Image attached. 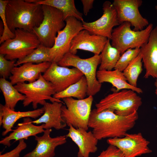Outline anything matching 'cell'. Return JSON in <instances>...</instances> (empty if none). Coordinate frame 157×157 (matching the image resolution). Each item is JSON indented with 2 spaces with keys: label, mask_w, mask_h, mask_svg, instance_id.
<instances>
[{
  "label": "cell",
  "mask_w": 157,
  "mask_h": 157,
  "mask_svg": "<svg viewBox=\"0 0 157 157\" xmlns=\"http://www.w3.org/2000/svg\"><path fill=\"white\" fill-rule=\"evenodd\" d=\"M138 117L137 111L128 116H122L111 110L97 112L96 108L94 109L90 113L88 127L92 129V132L98 140L121 138L133 128Z\"/></svg>",
  "instance_id": "obj_1"
},
{
  "label": "cell",
  "mask_w": 157,
  "mask_h": 157,
  "mask_svg": "<svg viewBox=\"0 0 157 157\" xmlns=\"http://www.w3.org/2000/svg\"><path fill=\"white\" fill-rule=\"evenodd\" d=\"M6 16L8 26L13 33L17 29L33 32L43 20L42 5L26 0H9Z\"/></svg>",
  "instance_id": "obj_2"
},
{
  "label": "cell",
  "mask_w": 157,
  "mask_h": 157,
  "mask_svg": "<svg viewBox=\"0 0 157 157\" xmlns=\"http://www.w3.org/2000/svg\"><path fill=\"white\" fill-rule=\"evenodd\" d=\"M142 104L141 98L136 92L124 89L108 94L96 104L95 106L97 112L110 109L118 115L126 116L137 111Z\"/></svg>",
  "instance_id": "obj_3"
},
{
  "label": "cell",
  "mask_w": 157,
  "mask_h": 157,
  "mask_svg": "<svg viewBox=\"0 0 157 157\" xmlns=\"http://www.w3.org/2000/svg\"><path fill=\"white\" fill-rule=\"evenodd\" d=\"M15 37L1 44L0 54L11 60L22 59L30 54L41 44L35 34L21 29L14 31Z\"/></svg>",
  "instance_id": "obj_4"
},
{
  "label": "cell",
  "mask_w": 157,
  "mask_h": 157,
  "mask_svg": "<svg viewBox=\"0 0 157 157\" xmlns=\"http://www.w3.org/2000/svg\"><path fill=\"white\" fill-rule=\"evenodd\" d=\"M101 63L99 55L83 59L69 52L66 53L57 64L61 66H72L79 70L86 78L88 83L87 95L93 96L98 92L101 84L97 78V69Z\"/></svg>",
  "instance_id": "obj_5"
},
{
  "label": "cell",
  "mask_w": 157,
  "mask_h": 157,
  "mask_svg": "<svg viewBox=\"0 0 157 157\" xmlns=\"http://www.w3.org/2000/svg\"><path fill=\"white\" fill-rule=\"evenodd\" d=\"M131 26L130 23L124 22L113 31L111 44L119 50L121 54L129 49L140 48L148 41L153 29L152 24L139 31L132 30Z\"/></svg>",
  "instance_id": "obj_6"
},
{
  "label": "cell",
  "mask_w": 157,
  "mask_h": 157,
  "mask_svg": "<svg viewBox=\"0 0 157 157\" xmlns=\"http://www.w3.org/2000/svg\"><path fill=\"white\" fill-rule=\"evenodd\" d=\"M14 87L25 96L22 103L24 107L32 103L33 108L35 110L38 104L43 106L46 102V100H49L51 102L57 101L64 104L60 99L52 97L56 93L52 83L46 80L42 74L33 82L19 83Z\"/></svg>",
  "instance_id": "obj_7"
},
{
  "label": "cell",
  "mask_w": 157,
  "mask_h": 157,
  "mask_svg": "<svg viewBox=\"0 0 157 157\" xmlns=\"http://www.w3.org/2000/svg\"><path fill=\"white\" fill-rule=\"evenodd\" d=\"M63 100L66 106L63 105L61 107V117L67 125L88 131L93 96H89L82 99L69 97Z\"/></svg>",
  "instance_id": "obj_8"
},
{
  "label": "cell",
  "mask_w": 157,
  "mask_h": 157,
  "mask_svg": "<svg viewBox=\"0 0 157 157\" xmlns=\"http://www.w3.org/2000/svg\"><path fill=\"white\" fill-rule=\"evenodd\" d=\"M43 20L33 32L38 38L41 44L49 48L54 45L58 32L65 26L66 23L63 13L50 6L42 5Z\"/></svg>",
  "instance_id": "obj_9"
},
{
  "label": "cell",
  "mask_w": 157,
  "mask_h": 157,
  "mask_svg": "<svg viewBox=\"0 0 157 157\" xmlns=\"http://www.w3.org/2000/svg\"><path fill=\"white\" fill-rule=\"evenodd\" d=\"M66 25L58 32L53 46L50 49L51 63H57L69 52L72 41L80 31L84 29L82 22L73 17L66 18Z\"/></svg>",
  "instance_id": "obj_10"
},
{
  "label": "cell",
  "mask_w": 157,
  "mask_h": 157,
  "mask_svg": "<svg viewBox=\"0 0 157 157\" xmlns=\"http://www.w3.org/2000/svg\"><path fill=\"white\" fill-rule=\"evenodd\" d=\"M141 0H114L113 4L116 10L119 24L128 22L135 31L142 30L149 24L148 20L140 14L139 8Z\"/></svg>",
  "instance_id": "obj_11"
},
{
  "label": "cell",
  "mask_w": 157,
  "mask_h": 157,
  "mask_svg": "<svg viewBox=\"0 0 157 157\" xmlns=\"http://www.w3.org/2000/svg\"><path fill=\"white\" fill-rule=\"evenodd\" d=\"M42 76L46 80L52 83L57 93L76 83L84 75L76 68H69L53 62Z\"/></svg>",
  "instance_id": "obj_12"
},
{
  "label": "cell",
  "mask_w": 157,
  "mask_h": 157,
  "mask_svg": "<svg viewBox=\"0 0 157 157\" xmlns=\"http://www.w3.org/2000/svg\"><path fill=\"white\" fill-rule=\"evenodd\" d=\"M103 13L98 19L92 22H82L84 29L92 34L101 36L111 40L113 28L120 25L117 13L113 4L109 1L103 5Z\"/></svg>",
  "instance_id": "obj_13"
},
{
  "label": "cell",
  "mask_w": 157,
  "mask_h": 157,
  "mask_svg": "<svg viewBox=\"0 0 157 157\" xmlns=\"http://www.w3.org/2000/svg\"><path fill=\"white\" fill-rule=\"evenodd\" d=\"M107 143L119 149L124 157H136L152 152L148 147L150 142L141 133H126L121 138H109Z\"/></svg>",
  "instance_id": "obj_14"
},
{
  "label": "cell",
  "mask_w": 157,
  "mask_h": 157,
  "mask_svg": "<svg viewBox=\"0 0 157 157\" xmlns=\"http://www.w3.org/2000/svg\"><path fill=\"white\" fill-rule=\"evenodd\" d=\"M108 39L92 34L85 29L80 31L73 39L69 52L76 54L78 49L90 51L94 55H99Z\"/></svg>",
  "instance_id": "obj_15"
},
{
  "label": "cell",
  "mask_w": 157,
  "mask_h": 157,
  "mask_svg": "<svg viewBox=\"0 0 157 157\" xmlns=\"http://www.w3.org/2000/svg\"><path fill=\"white\" fill-rule=\"evenodd\" d=\"M51 129H45L43 135L35 136L37 145L31 151L26 154L23 157H53L55 150L58 146L63 144L67 142L66 135L52 138L50 136Z\"/></svg>",
  "instance_id": "obj_16"
},
{
  "label": "cell",
  "mask_w": 157,
  "mask_h": 157,
  "mask_svg": "<svg viewBox=\"0 0 157 157\" xmlns=\"http://www.w3.org/2000/svg\"><path fill=\"white\" fill-rule=\"evenodd\" d=\"M66 137L70 138L77 145L78 151V157H89L90 153L97 151L98 140L91 131L82 128H76L69 125Z\"/></svg>",
  "instance_id": "obj_17"
},
{
  "label": "cell",
  "mask_w": 157,
  "mask_h": 157,
  "mask_svg": "<svg viewBox=\"0 0 157 157\" xmlns=\"http://www.w3.org/2000/svg\"><path fill=\"white\" fill-rule=\"evenodd\" d=\"M51 63L44 62L39 64L28 63L19 67H15L9 77L10 82L13 85L19 83L33 82L39 78L42 73H44Z\"/></svg>",
  "instance_id": "obj_18"
},
{
  "label": "cell",
  "mask_w": 157,
  "mask_h": 157,
  "mask_svg": "<svg viewBox=\"0 0 157 157\" xmlns=\"http://www.w3.org/2000/svg\"><path fill=\"white\" fill-rule=\"evenodd\" d=\"M145 78L157 79V26L152 31L148 41L140 47Z\"/></svg>",
  "instance_id": "obj_19"
},
{
  "label": "cell",
  "mask_w": 157,
  "mask_h": 157,
  "mask_svg": "<svg viewBox=\"0 0 157 157\" xmlns=\"http://www.w3.org/2000/svg\"><path fill=\"white\" fill-rule=\"evenodd\" d=\"M63 104L57 101L46 102L43 106L44 110L43 115L38 119L33 121V123L36 124H44L45 129L54 128L59 130L64 128L67 125L61 117Z\"/></svg>",
  "instance_id": "obj_20"
},
{
  "label": "cell",
  "mask_w": 157,
  "mask_h": 157,
  "mask_svg": "<svg viewBox=\"0 0 157 157\" xmlns=\"http://www.w3.org/2000/svg\"><path fill=\"white\" fill-rule=\"evenodd\" d=\"M43 107L31 111L16 112L1 104L0 105V125H2L5 130L2 135L5 136L12 131V128L19 119L29 117L35 119L44 113Z\"/></svg>",
  "instance_id": "obj_21"
},
{
  "label": "cell",
  "mask_w": 157,
  "mask_h": 157,
  "mask_svg": "<svg viewBox=\"0 0 157 157\" xmlns=\"http://www.w3.org/2000/svg\"><path fill=\"white\" fill-rule=\"evenodd\" d=\"M32 121L29 117L24 118L23 122L18 124V126L12 130V132L2 139L0 143L10 147L12 140H14L16 142L21 140L27 139L30 136L35 137L37 134L44 132V124L36 126L33 124Z\"/></svg>",
  "instance_id": "obj_22"
},
{
  "label": "cell",
  "mask_w": 157,
  "mask_h": 157,
  "mask_svg": "<svg viewBox=\"0 0 157 157\" xmlns=\"http://www.w3.org/2000/svg\"><path fill=\"white\" fill-rule=\"evenodd\" d=\"M97 78L99 83L104 82L111 83L116 88L115 92H117L124 89L132 90L137 93H142L141 88L135 87L129 84L123 72L117 69L112 70H98L97 72Z\"/></svg>",
  "instance_id": "obj_23"
},
{
  "label": "cell",
  "mask_w": 157,
  "mask_h": 157,
  "mask_svg": "<svg viewBox=\"0 0 157 157\" xmlns=\"http://www.w3.org/2000/svg\"><path fill=\"white\" fill-rule=\"evenodd\" d=\"M35 3L53 7L61 11L65 19L69 17L84 21L82 14L76 8L74 0H37Z\"/></svg>",
  "instance_id": "obj_24"
},
{
  "label": "cell",
  "mask_w": 157,
  "mask_h": 157,
  "mask_svg": "<svg viewBox=\"0 0 157 157\" xmlns=\"http://www.w3.org/2000/svg\"><path fill=\"white\" fill-rule=\"evenodd\" d=\"M0 88L5 99L4 105L13 110H15L17 103L19 101H23L25 98V95L20 93L10 82L4 78L0 79Z\"/></svg>",
  "instance_id": "obj_25"
},
{
  "label": "cell",
  "mask_w": 157,
  "mask_h": 157,
  "mask_svg": "<svg viewBox=\"0 0 157 157\" xmlns=\"http://www.w3.org/2000/svg\"><path fill=\"white\" fill-rule=\"evenodd\" d=\"M99 70H111L115 68L121 55L120 51L113 47L108 39L101 53Z\"/></svg>",
  "instance_id": "obj_26"
},
{
  "label": "cell",
  "mask_w": 157,
  "mask_h": 157,
  "mask_svg": "<svg viewBox=\"0 0 157 157\" xmlns=\"http://www.w3.org/2000/svg\"><path fill=\"white\" fill-rule=\"evenodd\" d=\"M87 91V81L85 76H83L77 82L64 90L56 93L53 97L58 99L69 97L82 99L85 98Z\"/></svg>",
  "instance_id": "obj_27"
},
{
  "label": "cell",
  "mask_w": 157,
  "mask_h": 157,
  "mask_svg": "<svg viewBox=\"0 0 157 157\" xmlns=\"http://www.w3.org/2000/svg\"><path fill=\"white\" fill-rule=\"evenodd\" d=\"M50 49V48L40 44L30 54L22 59L18 60L15 63V67L28 63L39 64L46 62H51Z\"/></svg>",
  "instance_id": "obj_28"
},
{
  "label": "cell",
  "mask_w": 157,
  "mask_h": 157,
  "mask_svg": "<svg viewBox=\"0 0 157 157\" xmlns=\"http://www.w3.org/2000/svg\"><path fill=\"white\" fill-rule=\"evenodd\" d=\"M142 56L140 51L123 72L127 81L131 86L137 87L138 79L142 71Z\"/></svg>",
  "instance_id": "obj_29"
},
{
  "label": "cell",
  "mask_w": 157,
  "mask_h": 157,
  "mask_svg": "<svg viewBox=\"0 0 157 157\" xmlns=\"http://www.w3.org/2000/svg\"><path fill=\"white\" fill-rule=\"evenodd\" d=\"M140 48L129 49L121 54L114 69L123 72L129 64L139 54Z\"/></svg>",
  "instance_id": "obj_30"
},
{
  "label": "cell",
  "mask_w": 157,
  "mask_h": 157,
  "mask_svg": "<svg viewBox=\"0 0 157 157\" xmlns=\"http://www.w3.org/2000/svg\"><path fill=\"white\" fill-rule=\"evenodd\" d=\"M9 0H0V16L3 26V31L2 35L0 37V44L9 39L14 38V33L9 29L6 16V9Z\"/></svg>",
  "instance_id": "obj_31"
},
{
  "label": "cell",
  "mask_w": 157,
  "mask_h": 157,
  "mask_svg": "<svg viewBox=\"0 0 157 157\" xmlns=\"http://www.w3.org/2000/svg\"><path fill=\"white\" fill-rule=\"evenodd\" d=\"M14 60L6 59L3 54H0V75L2 78H7L11 74L13 69L15 67Z\"/></svg>",
  "instance_id": "obj_32"
},
{
  "label": "cell",
  "mask_w": 157,
  "mask_h": 157,
  "mask_svg": "<svg viewBox=\"0 0 157 157\" xmlns=\"http://www.w3.org/2000/svg\"><path fill=\"white\" fill-rule=\"evenodd\" d=\"M97 157H124L121 151L116 147L109 144L105 150L101 152Z\"/></svg>",
  "instance_id": "obj_33"
},
{
  "label": "cell",
  "mask_w": 157,
  "mask_h": 157,
  "mask_svg": "<svg viewBox=\"0 0 157 157\" xmlns=\"http://www.w3.org/2000/svg\"><path fill=\"white\" fill-rule=\"evenodd\" d=\"M27 147V144L24 139L19 140L17 146L14 149L8 152L0 155V157H19L21 152Z\"/></svg>",
  "instance_id": "obj_34"
},
{
  "label": "cell",
  "mask_w": 157,
  "mask_h": 157,
  "mask_svg": "<svg viewBox=\"0 0 157 157\" xmlns=\"http://www.w3.org/2000/svg\"><path fill=\"white\" fill-rule=\"evenodd\" d=\"M81 1L83 5V14L85 15H87L90 10L92 8L94 0H82Z\"/></svg>",
  "instance_id": "obj_35"
},
{
  "label": "cell",
  "mask_w": 157,
  "mask_h": 157,
  "mask_svg": "<svg viewBox=\"0 0 157 157\" xmlns=\"http://www.w3.org/2000/svg\"><path fill=\"white\" fill-rule=\"evenodd\" d=\"M154 85L155 87V93L157 96V79H156L154 82Z\"/></svg>",
  "instance_id": "obj_36"
},
{
  "label": "cell",
  "mask_w": 157,
  "mask_h": 157,
  "mask_svg": "<svg viewBox=\"0 0 157 157\" xmlns=\"http://www.w3.org/2000/svg\"><path fill=\"white\" fill-rule=\"evenodd\" d=\"M155 8H156V10L157 12V6H155Z\"/></svg>",
  "instance_id": "obj_37"
},
{
  "label": "cell",
  "mask_w": 157,
  "mask_h": 157,
  "mask_svg": "<svg viewBox=\"0 0 157 157\" xmlns=\"http://www.w3.org/2000/svg\"><path fill=\"white\" fill-rule=\"evenodd\" d=\"M156 127H157V125H156Z\"/></svg>",
  "instance_id": "obj_38"
}]
</instances>
